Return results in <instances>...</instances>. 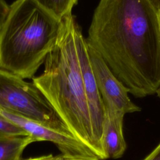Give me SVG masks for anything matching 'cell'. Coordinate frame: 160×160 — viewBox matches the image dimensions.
<instances>
[{
    "instance_id": "cell-1",
    "label": "cell",
    "mask_w": 160,
    "mask_h": 160,
    "mask_svg": "<svg viewBox=\"0 0 160 160\" xmlns=\"http://www.w3.org/2000/svg\"><path fill=\"white\" fill-rule=\"evenodd\" d=\"M136 98L160 88L158 12L148 0H99L86 38Z\"/></svg>"
},
{
    "instance_id": "cell-2",
    "label": "cell",
    "mask_w": 160,
    "mask_h": 160,
    "mask_svg": "<svg viewBox=\"0 0 160 160\" xmlns=\"http://www.w3.org/2000/svg\"><path fill=\"white\" fill-rule=\"evenodd\" d=\"M79 28L72 14L62 20L57 41L44 61V72L34 77L32 82L68 130L98 157L77 51Z\"/></svg>"
},
{
    "instance_id": "cell-3",
    "label": "cell",
    "mask_w": 160,
    "mask_h": 160,
    "mask_svg": "<svg viewBox=\"0 0 160 160\" xmlns=\"http://www.w3.org/2000/svg\"><path fill=\"white\" fill-rule=\"evenodd\" d=\"M61 21L33 0L14 1L0 28V69L33 78L57 41Z\"/></svg>"
},
{
    "instance_id": "cell-4",
    "label": "cell",
    "mask_w": 160,
    "mask_h": 160,
    "mask_svg": "<svg viewBox=\"0 0 160 160\" xmlns=\"http://www.w3.org/2000/svg\"><path fill=\"white\" fill-rule=\"evenodd\" d=\"M0 109L62 131L68 129L33 82L0 69Z\"/></svg>"
},
{
    "instance_id": "cell-5",
    "label": "cell",
    "mask_w": 160,
    "mask_h": 160,
    "mask_svg": "<svg viewBox=\"0 0 160 160\" xmlns=\"http://www.w3.org/2000/svg\"><path fill=\"white\" fill-rule=\"evenodd\" d=\"M0 114L24 130L36 141L52 142L62 154L81 157L88 160H100L86 144L70 131L57 129L2 109H0Z\"/></svg>"
},
{
    "instance_id": "cell-6",
    "label": "cell",
    "mask_w": 160,
    "mask_h": 160,
    "mask_svg": "<svg viewBox=\"0 0 160 160\" xmlns=\"http://www.w3.org/2000/svg\"><path fill=\"white\" fill-rule=\"evenodd\" d=\"M76 45L91 118L94 141L99 159L105 160L101 145L104 118V104L91 66L86 39L82 35L80 26L77 31Z\"/></svg>"
},
{
    "instance_id": "cell-7",
    "label": "cell",
    "mask_w": 160,
    "mask_h": 160,
    "mask_svg": "<svg viewBox=\"0 0 160 160\" xmlns=\"http://www.w3.org/2000/svg\"><path fill=\"white\" fill-rule=\"evenodd\" d=\"M88 50L104 108L116 109L124 114L140 111L141 108L129 98L128 89L113 74L101 56L88 44Z\"/></svg>"
},
{
    "instance_id": "cell-8",
    "label": "cell",
    "mask_w": 160,
    "mask_h": 160,
    "mask_svg": "<svg viewBox=\"0 0 160 160\" xmlns=\"http://www.w3.org/2000/svg\"><path fill=\"white\" fill-rule=\"evenodd\" d=\"M124 115L120 111L104 108L101 145L106 159L119 158L125 152L126 144L122 132Z\"/></svg>"
},
{
    "instance_id": "cell-9",
    "label": "cell",
    "mask_w": 160,
    "mask_h": 160,
    "mask_svg": "<svg viewBox=\"0 0 160 160\" xmlns=\"http://www.w3.org/2000/svg\"><path fill=\"white\" fill-rule=\"evenodd\" d=\"M36 141L29 134L0 138V160H19L25 148Z\"/></svg>"
},
{
    "instance_id": "cell-10",
    "label": "cell",
    "mask_w": 160,
    "mask_h": 160,
    "mask_svg": "<svg viewBox=\"0 0 160 160\" xmlns=\"http://www.w3.org/2000/svg\"><path fill=\"white\" fill-rule=\"evenodd\" d=\"M40 7L59 21L72 14L78 0H33Z\"/></svg>"
},
{
    "instance_id": "cell-11",
    "label": "cell",
    "mask_w": 160,
    "mask_h": 160,
    "mask_svg": "<svg viewBox=\"0 0 160 160\" xmlns=\"http://www.w3.org/2000/svg\"><path fill=\"white\" fill-rule=\"evenodd\" d=\"M28 134L24 130L0 114V138Z\"/></svg>"
},
{
    "instance_id": "cell-12",
    "label": "cell",
    "mask_w": 160,
    "mask_h": 160,
    "mask_svg": "<svg viewBox=\"0 0 160 160\" xmlns=\"http://www.w3.org/2000/svg\"><path fill=\"white\" fill-rule=\"evenodd\" d=\"M19 160H88L83 158L72 156L69 155H66L62 153L59 154L54 155L52 154H49L46 155H42L39 156L29 157L27 158H21Z\"/></svg>"
},
{
    "instance_id": "cell-13",
    "label": "cell",
    "mask_w": 160,
    "mask_h": 160,
    "mask_svg": "<svg viewBox=\"0 0 160 160\" xmlns=\"http://www.w3.org/2000/svg\"><path fill=\"white\" fill-rule=\"evenodd\" d=\"M9 6L5 0H0V28L4 23L9 11Z\"/></svg>"
},
{
    "instance_id": "cell-14",
    "label": "cell",
    "mask_w": 160,
    "mask_h": 160,
    "mask_svg": "<svg viewBox=\"0 0 160 160\" xmlns=\"http://www.w3.org/2000/svg\"><path fill=\"white\" fill-rule=\"evenodd\" d=\"M142 160H160V142L156 148Z\"/></svg>"
},
{
    "instance_id": "cell-15",
    "label": "cell",
    "mask_w": 160,
    "mask_h": 160,
    "mask_svg": "<svg viewBox=\"0 0 160 160\" xmlns=\"http://www.w3.org/2000/svg\"><path fill=\"white\" fill-rule=\"evenodd\" d=\"M153 8L157 11H160V0H148Z\"/></svg>"
},
{
    "instance_id": "cell-16",
    "label": "cell",
    "mask_w": 160,
    "mask_h": 160,
    "mask_svg": "<svg viewBox=\"0 0 160 160\" xmlns=\"http://www.w3.org/2000/svg\"><path fill=\"white\" fill-rule=\"evenodd\" d=\"M158 18L159 29V34H160V11H158Z\"/></svg>"
},
{
    "instance_id": "cell-17",
    "label": "cell",
    "mask_w": 160,
    "mask_h": 160,
    "mask_svg": "<svg viewBox=\"0 0 160 160\" xmlns=\"http://www.w3.org/2000/svg\"><path fill=\"white\" fill-rule=\"evenodd\" d=\"M156 94H157L158 96L160 98V88L157 90V91H156Z\"/></svg>"
}]
</instances>
